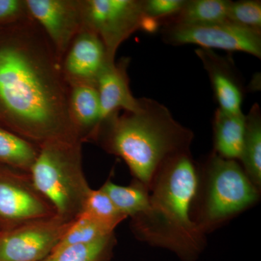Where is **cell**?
I'll return each instance as SVG.
<instances>
[{"label": "cell", "instance_id": "cell-3", "mask_svg": "<svg viewBox=\"0 0 261 261\" xmlns=\"http://www.w3.org/2000/svg\"><path fill=\"white\" fill-rule=\"evenodd\" d=\"M138 108L108 117L92 142L126 163L134 179L149 191L159 168L168 160L190 152L193 132L178 123L164 105L140 98Z\"/></svg>", "mask_w": 261, "mask_h": 261}, {"label": "cell", "instance_id": "cell-15", "mask_svg": "<svg viewBox=\"0 0 261 261\" xmlns=\"http://www.w3.org/2000/svg\"><path fill=\"white\" fill-rule=\"evenodd\" d=\"M245 115L234 114L218 108L213 121L215 153L226 159L239 161L243 149Z\"/></svg>", "mask_w": 261, "mask_h": 261}, {"label": "cell", "instance_id": "cell-18", "mask_svg": "<svg viewBox=\"0 0 261 261\" xmlns=\"http://www.w3.org/2000/svg\"><path fill=\"white\" fill-rule=\"evenodd\" d=\"M101 189L111 198L119 212L130 219L148 210L149 191L140 181L134 179L128 186H121L108 179Z\"/></svg>", "mask_w": 261, "mask_h": 261}, {"label": "cell", "instance_id": "cell-24", "mask_svg": "<svg viewBox=\"0 0 261 261\" xmlns=\"http://www.w3.org/2000/svg\"><path fill=\"white\" fill-rule=\"evenodd\" d=\"M187 0H143L142 9L145 18L153 20L162 27L179 13Z\"/></svg>", "mask_w": 261, "mask_h": 261}, {"label": "cell", "instance_id": "cell-17", "mask_svg": "<svg viewBox=\"0 0 261 261\" xmlns=\"http://www.w3.org/2000/svg\"><path fill=\"white\" fill-rule=\"evenodd\" d=\"M230 1L226 0H187L178 14L165 22V25H195L221 23L227 20Z\"/></svg>", "mask_w": 261, "mask_h": 261}, {"label": "cell", "instance_id": "cell-19", "mask_svg": "<svg viewBox=\"0 0 261 261\" xmlns=\"http://www.w3.org/2000/svg\"><path fill=\"white\" fill-rule=\"evenodd\" d=\"M39 147L0 127V166L30 173Z\"/></svg>", "mask_w": 261, "mask_h": 261}, {"label": "cell", "instance_id": "cell-13", "mask_svg": "<svg viewBox=\"0 0 261 261\" xmlns=\"http://www.w3.org/2000/svg\"><path fill=\"white\" fill-rule=\"evenodd\" d=\"M129 63V58H121L118 63L108 65L98 77L96 87L100 103V124L115 113L138 108L140 99L130 91L127 73Z\"/></svg>", "mask_w": 261, "mask_h": 261}, {"label": "cell", "instance_id": "cell-10", "mask_svg": "<svg viewBox=\"0 0 261 261\" xmlns=\"http://www.w3.org/2000/svg\"><path fill=\"white\" fill-rule=\"evenodd\" d=\"M29 15L46 34L58 59L83 29L81 0H25Z\"/></svg>", "mask_w": 261, "mask_h": 261}, {"label": "cell", "instance_id": "cell-25", "mask_svg": "<svg viewBox=\"0 0 261 261\" xmlns=\"http://www.w3.org/2000/svg\"><path fill=\"white\" fill-rule=\"evenodd\" d=\"M29 15L25 0H0V27L14 23Z\"/></svg>", "mask_w": 261, "mask_h": 261}, {"label": "cell", "instance_id": "cell-20", "mask_svg": "<svg viewBox=\"0 0 261 261\" xmlns=\"http://www.w3.org/2000/svg\"><path fill=\"white\" fill-rule=\"evenodd\" d=\"M116 245V236L112 233L92 243L63 247L42 261H110Z\"/></svg>", "mask_w": 261, "mask_h": 261}, {"label": "cell", "instance_id": "cell-2", "mask_svg": "<svg viewBox=\"0 0 261 261\" xmlns=\"http://www.w3.org/2000/svg\"><path fill=\"white\" fill-rule=\"evenodd\" d=\"M198 183V163L191 152L168 160L149 187V206L132 219L136 238L176 254L181 261H196L206 246V236L194 222L192 207Z\"/></svg>", "mask_w": 261, "mask_h": 261}, {"label": "cell", "instance_id": "cell-8", "mask_svg": "<svg viewBox=\"0 0 261 261\" xmlns=\"http://www.w3.org/2000/svg\"><path fill=\"white\" fill-rule=\"evenodd\" d=\"M161 37L171 45L196 44L203 49L243 51L261 58V32L228 20L203 25H165Z\"/></svg>", "mask_w": 261, "mask_h": 261}, {"label": "cell", "instance_id": "cell-1", "mask_svg": "<svg viewBox=\"0 0 261 261\" xmlns=\"http://www.w3.org/2000/svg\"><path fill=\"white\" fill-rule=\"evenodd\" d=\"M68 94L61 62L31 15L0 27L1 128L38 147L81 141L70 119Z\"/></svg>", "mask_w": 261, "mask_h": 261}, {"label": "cell", "instance_id": "cell-16", "mask_svg": "<svg viewBox=\"0 0 261 261\" xmlns=\"http://www.w3.org/2000/svg\"><path fill=\"white\" fill-rule=\"evenodd\" d=\"M239 161L250 181L261 190V112L257 103L245 116L243 149Z\"/></svg>", "mask_w": 261, "mask_h": 261}, {"label": "cell", "instance_id": "cell-9", "mask_svg": "<svg viewBox=\"0 0 261 261\" xmlns=\"http://www.w3.org/2000/svg\"><path fill=\"white\" fill-rule=\"evenodd\" d=\"M56 216L0 233V261H42L73 221Z\"/></svg>", "mask_w": 261, "mask_h": 261}, {"label": "cell", "instance_id": "cell-23", "mask_svg": "<svg viewBox=\"0 0 261 261\" xmlns=\"http://www.w3.org/2000/svg\"><path fill=\"white\" fill-rule=\"evenodd\" d=\"M227 20L261 32V2L260 0L230 1Z\"/></svg>", "mask_w": 261, "mask_h": 261}, {"label": "cell", "instance_id": "cell-7", "mask_svg": "<svg viewBox=\"0 0 261 261\" xmlns=\"http://www.w3.org/2000/svg\"><path fill=\"white\" fill-rule=\"evenodd\" d=\"M56 215L30 173L0 166V233Z\"/></svg>", "mask_w": 261, "mask_h": 261}, {"label": "cell", "instance_id": "cell-5", "mask_svg": "<svg viewBox=\"0 0 261 261\" xmlns=\"http://www.w3.org/2000/svg\"><path fill=\"white\" fill-rule=\"evenodd\" d=\"M82 144L79 140L45 142L39 146L31 168L34 186L65 221L80 216L91 190L84 176Z\"/></svg>", "mask_w": 261, "mask_h": 261}, {"label": "cell", "instance_id": "cell-22", "mask_svg": "<svg viewBox=\"0 0 261 261\" xmlns=\"http://www.w3.org/2000/svg\"><path fill=\"white\" fill-rule=\"evenodd\" d=\"M112 233H114L113 230L85 215L80 214L70 225L53 251L70 245L92 243Z\"/></svg>", "mask_w": 261, "mask_h": 261}, {"label": "cell", "instance_id": "cell-11", "mask_svg": "<svg viewBox=\"0 0 261 261\" xmlns=\"http://www.w3.org/2000/svg\"><path fill=\"white\" fill-rule=\"evenodd\" d=\"M115 63L108 56L104 44L94 33L82 29L65 53L62 70L68 84H96L108 65Z\"/></svg>", "mask_w": 261, "mask_h": 261}, {"label": "cell", "instance_id": "cell-14", "mask_svg": "<svg viewBox=\"0 0 261 261\" xmlns=\"http://www.w3.org/2000/svg\"><path fill=\"white\" fill-rule=\"evenodd\" d=\"M70 119L82 142L93 141L100 124V103L96 84H69Z\"/></svg>", "mask_w": 261, "mask_h": 261}, {"label": "cell", "instance_id": "cell-6", "mask_svg": "<svg viewBox=\"0 0 261 261\" xmlns=\"http://www.w3.org/2000/svg\"><path fill=\"white\" fill-rule=\"evenodd\" d=\"M143 0H81L83 29L102 40L115 61L120 45L132 34L142 30Z\"/></svg>", "mask_w": 261, "mask_h": 261}, {"label": "cell", "instance_id": "cell-12", "mask_svg": "<svg viewBox=\"0 0 261 261\" xmlns=\"http://www.w3.org/2000/svg\"><path fill=\"white\" fill-rule=\"evenodd\" d=\"M195 53L208 75L219 108L234 114L243 113L245 87L232 59L203 48L196 49Z\"/></svg>", "mask_w": 261, "mask_h": 261}, {"label": "cell", "instance_id": "cell-4", "mask_svg": "<svg viewBox=\"0 0 261 261\" xmlns=\"http://www.w3.org/2000/svg\"><path fill=\"white\" fill-rule=\"evenodd\" d=\"M260 190L241 164L211 152L198 163V183L192 207L194 222L210 233L260 200Z\"/></svg>", "mask_w": 261, "mask_h": 261}, {"label": "cell", "instance_id": "cell-21", "mask_svg": "<svg viewBox=\"0 0 261 261\" xmlns=\"http://www.w3.org/2000/svg\"><path fill=\"white\" fill-rule=\"evenodd\" d=\"M81 214L85 215L99 224L114 231L126 216L121 214L102 189L89 191Z\"/></svg>", "mask_w": 261, "mask_h": 261}]
</instances>
